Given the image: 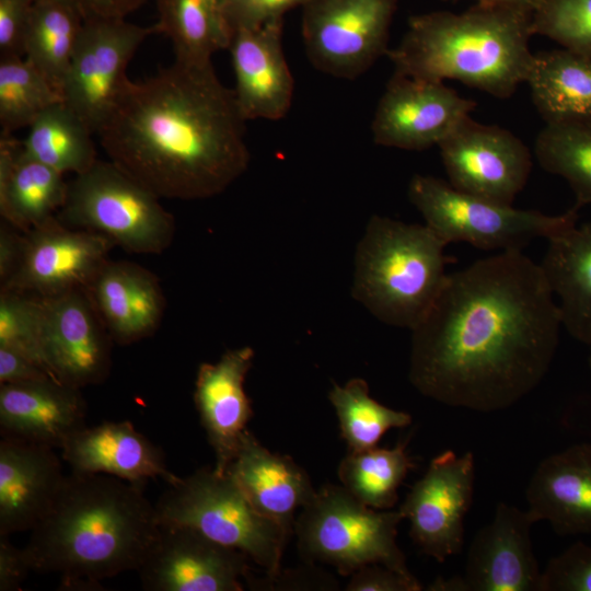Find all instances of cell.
<instances>
[{
	"instance_id": "1",
	"label": "cell",
	"mask_w": 591,
	"mask_h": 591,
	"mask_svg": "<svg viewBox=\"0 0 591 591\" xmlns=\"http://www.w3.org/2000/svg\"><path fill=\"white\" fill-rule=\"evenodd\" d=\"M561 325L541 265L522 251L500 252L447 276L412 329L409 381L448 406L506 409L546 375Z\"/></svg>"
},
{
	"instance_id": "2",
	"label": "cell",
	"mask_w": 591,
	"mask_h": 591,
	"mask_svg": "<svg viewBox=\"0 0 591 591\" xmlns=\"http://www.w3.org/2000/svg\"><path fill=\"white\" fill-rule=\"evenodd\" d=\"M245 123L211 61L175 60L129 80L97 134L109 161L159 198L193 200L223 193L247 170Z\"/></svg>"
},
{
	"instance_id": "3",
	"label": "cell",
	"mask_w": 591,
	"mask_h": 591,
	"mask_svg": "<svg viewBox=\"0 0 591 591\" xmlns=\"http://www.w3.org/2000/svg\"><path fill=\"white\" fill-rule=\"evenodd\" d=\"M143 488L71 472L22 548L31 569L58 573L63 590H100L102 580L137 571L160 529Z\"/></svg>"
},
{
	"instance_id": "4",
	"label": "cell",
	"mask_w": 591,
	"mask_h": 591,
	"mask_svg": "<svg viewBox=\"0 0 591 591\" xmlns=\"http://www.w3.org/2000/svg\"><path fill=\"white\" fill-rule=\"evenodd\" d=\"M532 35L531 12L477 2L461 13L412 16L399 44L386 57L395 73L434 82L457 80L508 99L529 76Z\"/></svg>"
},
{
	"instance_id": "5",
	"label": "cell",
	"mask_w": 591,
	"mask_h": 591,
	"mask_svg": "<svg viewBox=\"0 0 591 591\" xmlns=\"http://www.w3.org/2000/svg\"><path fill=\"white\" fill-rule=\"evenodd\" d=\"M445 245L427 224L372 216L355 252L354 299L382 323L412 331L445 282Z\"/></svg>"
},
{
	"instance_id": "6",
	"label": "cell",
	"mask_w": 591,
	"mask_h": 591,
	"mask_svg": "<svg viewBox=\"0 0 591 591\" xmlns=\"http://www.w3.org/2000/svg\"><path fill=\"white\" fill-rule=\"evenodd\" d=\"M169 486L154 505L159 524L193 528L246 554L268 579L280 573L290 530L259 513L229 473L204 466Z\"/></svg>"
},
{
	"instance_id": "7",
	"label": "cell",
	"mask_w": 591,
	"mask_h": 591,
	"mask_svg": "<svg viewBox=\"0 0 591 591\" xmlns=\"http://www.w3.org/2000/svg\"><path fill=\"white\" fill-rule=\"evenodd\" d=\"M159 197L112 161L97 160L68 183L56 217L107 237L129 253L161 254L173 242L175 221Z\"/></svg>"
},
{
	"instance_id": "8",
	"label": "cell",
	"mask_w": 591,
	"mask_h": 591,
	"mask_svg": "<svg viewBox=\"0 0 591 591\" xmlns=\"http://www.w3.org/2000/svg\"><path fill=\"white\" fill-rule=\"evenodd\" d=\"M398 510H376L345 487L327 484L302 508L294 521L301 555L351 576L359 568L381 564L410 573L397 545Z\"/></svg>"
},
{
	"instance_id": "9",
	"label": "cell",
	"mask_w": 591,
	"mask_h": 591,
	"mask_svg": "<svg viewBox=\"0 0 591 591\" xmlns=\"http://www.w3.org/2000/svg\"><path fill=\"white\" fill-rule=\"evenodd\" d=\"M408 199L447 245L465 242L482 250L522 251L538 237L549 239L577 224L578 208L549 216L517 209L454 188L431 175H414Z\"/></svg>"
},
{
	"instance_id": "10",
	"label": "cell",
	"mask_w": 591,
	"mask_h": 591,
	"mask_svg": "<svg viewBox=\"0 0 591 591\" xmlns=\"http://www.w3.org/2000/svg\"><path fill=\"white\" fill-rule=\"evenodd\" d=\"M398 0H309L301 33L310 62L328 76L354 80L386 56Z\"/></svg>"
},
{
	"instance_id": "11",
	"label": "cell",
	"mask_w": 591,
	"mask_h": 591,
	"mask_svg": "<svg viewBox=\"0 0 591 591\" xmlns=\"http://www.w3.org/2000/svg\"><path fill=\"white\" fill-rule=\"evenodd\" d=\"M155 26L126 19L84 21L61 88L62 101L97 132L113 113L130 80L132 56Z\"/></svg>"
},
{
	"instance_id": "12",
	"label": "cell",
	"mask_w": 591,
	"mask_h": 591,
	"mask_svg": "<svg viewBox=\"0 0 591 591\" xmlns=\"http://www.w3.org/2000/svg\"><path fill=\"white\" fill-rule=\"evenodd\" d=\"M475 462L472 452L448 450L433 457L401 505L417 547L439 563L461 552L464 519L473 502Z\"/></svg>"
},
{
	"instance_id": "13",
	"label": "cell",
	"mask_w": 591,
	"mask_h": 591,
	"mask_svg": "<svg viewBox=\"0 0 591 591\" xmlns=\"http://www.w3.org/2000/svg\"><path fill=\"white\" fill-rule=\"evenodd\" d=\"M438 147L454 188L499 204L512 205L531 173L532 155L520 138L472 117Z\"/></svg>"
},
{
	"instance_id": "14",
	"label": "cell",
	"mask_w": 591,
	"mask_h": 591,
	"mask_svg": "<svg viewBox=\"0 0 591 591\" xmlns=\"http://www.w3.org/2000/svg\"><path fill=\"white\" fill-rule=\"evenodd\" d=\"M535 523L526 511L506 502L474 536L464 572L437 578L430 591H541L540 570L531 540Z\"/></svg>"
},
{
	"instance_id": "15",
	"label": "cell",
	"mask_w": 591,
	"mask_h": 591,
	"mask_svg": "<svg viewBox=\"0 0 591 591\" xmlns=\"http://www.w3.org/2000/svg\"><path fill=\"white\" fill-rule=\"evenodd\" d=\"M475 107L444 82L394 72L373 115L372 138L383 147L426 150L447 139Z\"/></svg>"
},
{
	"instance_id": "16",
	"label": "cell",
	"mask_w": 591,
	"mask_h": 591,
	"mask_svg": "<svg viewBox=\"0 0 591 591\" xmlns=\"http://www.w3.org/2000/svg\"><path fill=\"white\" fill-rule=\"evenodd\" d=\"M248 556L184 525L160 524L139 573L149 591H241Z\"/></svg>"
},
{
	"instance_id": "17",
	"label": "cell",
	"mask_w": 591,
	"mask_h": 591,
	"mask_svg": "<svg viewBox=\"0 0 591 591\" xmlns=\"http://www.w3.org/2000/svg\"><path fill=\"white\" fill-rule=\"evenodd\" d=\"M113 246L104 235L71 228L53 216L24 233L20 264L1 289L49 298L86 288Z\"/></svg>"
},
{
	"instance_id": "18",
	"label": "cell",
	"mask_w": 591,
	"mask_h": 591,
	"mask_svg": "<svg viewBox=\"0 0 591 591\" xmlns=\"http://www.w3.org/2000/svg\"><path fill=\"white\" fill-rule=\"evenodd\" d=\"M43 301V350L51 375L78 389L103 383L111 372L113 340L88 290Z\"/></svg>"
},
{
	"instance_id": "19",
	"label": "cell",
	"mask_w": 591,
	"mask_h": 591,
	"mask_svg": "<svg viewBox=\"0 0 591 591\" xmlns=\"http://www.w3.org/2000/svg\"><path fill=\"white\" fill-rule=\"evenodd\" d=\"M282 30L283 18L232 33L233 90L246 120H279L292 105L294 80L282 48Z\"/></svg>"
},
{
	"instance_id": "20",
	"label": "cell",
	"mask_w": 591,
	"mask_h": 591,
	"mask_svg": "<svg viewBox=\"0 0 591 591\" xmlns=\"http://www.w3.org/2000/svg\"><path fill=\"white\" fill-rule=\"evenodd\" d=\"M255 352L250 346L227 350L216 363L199 366L194 401L215 457V471L225 473L235 457L250 419L252 403L244 390Z\"/></svg>"
},
{
	"instance_id": "21",
	"label": "cell",
	"mask_w": 591,
	"mask_h": 591,
	"mask_svg": "<svg viewBox=\"0 0 591 591\" xmlns=\"http://www.w3.org/2000/svg\"><path fill=\"white\" fill-rule=\"evenodd\" d=\"M54 450L1 436L0 535L31 531L51 508L67 476Z\"/></svg>"
},
{
	"instance_id": "22",
	"label": "cell",
	"mask_w": 591,
	"mask_h": 591,
	"mask_svg": "<svg viewBox=\"0 0 591 591\" xmlns=\"http://www.w3.org/2000/svg\"><path fill=\"white\" fill-rule=\"evenodd\" d=\"M85 417L81 389L51 378L0 384L1 436L61 449Z\"/></svg>"
},
{
	"instance_id": "23",
	"label": "cell",
	"mask_w": 591,
	"mask_h": 591,
	"mask_svg": "<svg viewBox=\"0 0 591 591\" xmlns=\"http://www.w3.org/2000/svg\"><path fill=\"white\" fill-rule=\"evenodd\" d=\"M60 450L74 473L111 475L140 485L150 478H162L169 485L181 479L167 470L161 449L128 420L85 426Z\"/></svg>"
},
{
	"instance_id": "24",
	"label": "cell",
	"mask_w": 591,
	"mask_h": 591,
	"mask_svg": "<svg viewBox=\"0 0 591 591\" xmlns=\"http://www.w3.org/2000/svg\"><path fill=\"white\" fill-rule=\"evenodd\" d=\"M85 289L114 343L130 345L144 339L162 322V287L140 265L107 260Z\"/></svg>"
},
{
	"instance_id": "25",
	"label": "cell",
	"mask_w": 591,
	"mask_h": 591,
	"mask_svg": "<svg viewBox=\"0 0 591 591\" xmlns=\"http://www.w3.org/2000/svg\"><path fill=\"white\" fill-rule=\"evenodd\" d=\"M528 512L559 535L591 533V443L573 444L545 457L525 493Z\"/></svg>"
},
{
	"instance_id": "26",
	"label": "cell",
	"mask_w": 591,
	"mask_h": 591,
	"mask_svg": "<svg viewBox=\"0 0 591 591\" xmlns=\"http://www.w3.org/2000/svg\"><path fill=\"white\" fill-rule=\"evenodd\" d=\"M225 472L259 513L290 531L294 511L316 494L301 466L288 455L270 452L248 429Z\"/></svg>"
},
{
	"instance_id": "27",
	"label": "cell",
	"mask_w": 591,
	"mask_h": 591,
	"mask_svg": "<svg viewBox=\"0 0 591 591\" xmlns=\"http://www.w3.org/2000/svg\"><path fill=\"white\" fill-rule=\"evenodd\" d=\"M67 193L63 174L28 155L13 134H0V215L5 222L25 233L56 216Z\"/></svg>"
},
{
	"instance_id": "28",
	"label": "cell",
	"mask_w": 591,
	"mask_h": 591,
	"mask_svg": "<svg viewBox=\"0 0 591 591\" xmlns=\"http://www.w3.org/2000/svg\"><path fill=\"white\" fill-rule=\"evenodd\" d=\"M547 241L540 265L559 299L563 326L591 346V222L577 223Z\"/></svg>"
},
{
	"instance_id": "29",
	"label": "cell",
	"mask_w": 591,
	"mask_h": 591,
	"mask_svg": "<svg viewBox=\"0 0 591 591\" xmlns=\"http://www.w3.org/2000/svg\"><path fill=\"white\" fill-rule=\"evenodd\" d=\"M525 83L546 124L591 123V58L565 48L538 51Z\"/></svg>"
},
{
	"instance_id": "30",
	"label": "cell",
	"mask_w": 591,
	"mask_h": 591,
	"mask_svg": "<svg viewBox=\"0 0 591 591\" xmlns=\"http://www.w3.org/2000/svg\"><path fill=\"white\" fill-rule=\"evenodd\" d=\"M155 1L159 20L154 26L171 39L175 60L206 63L217 51L229 49L228 0Z\"/></svg>"
},
{
	"instance_id": "31",
	"label": "cell",
	"mask_w": 591,
	"mask_h": 591,
	"mask_svg": "<svg viewBox=\"0 0 591 591\" xmlns=\"http://www.w3.org/2000/svg\"><path fill=\"white\" fill-rule=\"evenodd\" d=\"M84 20L68 0H35L24 56L60 93Z\"/></svg>"
},
{
	"instance_id": "32",
	"label": "cell",
	"mask_w": 591,
	"mask_h": 591,
	"mask_svg": "<svg viewBox=\"0 0 591 591\" xmlns=\"http://www.w3.org/2000/svg\"><path fill=\"white\" fill-rule=\"evenodd\" d=\"M27 129L26 153L61 174H81L97 161L93 130L63 101L44 109Z\"/></svg>"
},
{
	"instance_id": "33",
	"label": "cell",
	"mask_w": 591,
	"mask_h": 591,
	"mask_svg": "<svg viewBox=\"0 0 591 591\" xmlns=\"http://www.w3.org/2000/svg\"><path fill=\"white\" fill-rule=\"evenodd\" d=\"M415 462L406 452V443L392 449L372 448L350 453L338 466L341 486L366 506L389 510L398 500L397 490Z\"/></svg>"
},
{
	"instance_id": "34",
	"label": "cell",
	"mask_w": 591,
	"mask_h": 591,
	"mask_svg": "<svg viewBox=\"0 0 591 591\" xmlns=\"http://www.w3.org/2000/svg\"><path fill=\"white\" fill-rule=\"evenodd\" d=\"M328 398L350 453L375 448L387 430L404 428L412 422L409 414L389 408L372 398L368 383L360 378L350 379L344 385L334 384Z\"/></svg>"
},
{
	"instance_id": "35",
	"label": "cell",
	"mask_w": 591,
	"mask_h": 591,
	"mask_svg": "<svg viewBox=\"0 0 591 591\" xmlns=\"http://www.w3.org/2000/svg\"><path fill=\"white\" fill-rule=\"evenodd\" d=\"M534 152L546 172L569 184L578 209L591 205V123L546 124Z\"/></svg>"
},
{
	"instance_id": "36",
	"label": "cell",
	"mask_w": 591,
	"mask_h": 591,
	"mask_svg": "<svg viewBox=\"0 0 591 591\" xmlns=\"http://www.w3.org/2000/svg\"><path fill=\"white\" fill-rule=\"evenodd\" d=\"M62 101L60 93L23 56L0 58V127L13 134L47 107Z\"/></svg>"
},
{
	"instance_id": "37",
	"label": "cell",
	"mask_w": 591,
	"mask_h": 591,
	"mask_svg": "<svg viewBox=\"0 0 591 591\" xmlns=\"http://www.w3.org/2000/svg\"><path fill=\"white\" fill-rule=\"evenodd\" d=\"M43 328V298L1 289L0 345L23 354L51 375L44 357Z\"/></svg>"
},
{
	"instance_id": "38",
	"label": "cell",
	"mask_w": 591,
	"mask_h": 591,
	"mask_svg": "<svg viewBox=\"0 0 591 591\" xmlns=\"http://www.w3.org/2000/svg\"><path fill=\"white\" fill-rule=\"evenodd\" d=\"M532 32L591 58V0H541L532 12Z\"/></svg>"
},
{
	"instance_id": "39",
	"label": "cell",
	"mask_w": 591,
	"mask_h": 591,
	"mask_svg": "<svg viewBox=\"0 0 591 591\" xmlns=\"http://www.w3.org/2000/svg\"><path fill=\"white\" fill-rule=\"evenodd\" d=\"M541 591H591V546L579 541L552 558Z\"/></svg>"
},
{
	"instance_id": "40",
	"label": "cell",
	"mask_w": 591,
	"mask_h": 591,
	"mask_svg": "<svg viewBox=\"0 0 591 591\" xmlns=\"http://www.w3.org/2000/svg\"><path fill=\"white\" fill-rule=\"evenodd\" d=\"M309 0H228L227 19L232 33L240 28L260 26L281 19L293 8L303 7Z\"/></svg>"
},
{
	"instance_id": "41",
	"label": "cell",
	"mask_w": 591,
	"mask_h": 591,
	"mask_svg": "<svg viewBox=\"0 0 591 591\" xmlns=\"http://www.w3.org/2000/svg\"><path fill=\"white\" fill-rule=\"evenodd\" d=\"M35 0H0V58L24 56V36Z\"/></svg>"
},
{
	"instance_id": "42",
	"label": "cell",
	"mask_w": 591,
	"mask_h": 591,
	"mask_svg": "<svg viewBox=\"0 0 591 591\" xmlns=\"http://www.w3.org/2000/svg\"><path fill=\"white\" fill-rule=\"evenodd\" d=\"M421 584L412 573H403L381 564L366 565L356 570L347 591H419Z\"/></svg>"
},
{
	"instance_id": "43",
	"label": "cell",
	"mask_w": 591,
	"mask_h": 591,
	"mask_svg": "<svg viewBox=\"0 0 591 591\" xmlns=\"http://www.w3.org/2000/svg\"><path fill=\"white\" fill-rule=\"evenodd\" d=\"M55 379L23 354L0 345V384ZM56 380V379H55Z\"/></svg>"
},
{
	"instance_id": "44",
	"label": "cell",
	"mask_w": 591,
	"mask_h": 591,
	"mask_svg": "<svg viewBox=\"0 0 591 591\" xmlns=\"http://www.w3.org/2000/svg\"><path fill=\"white\" fill-rule=\"evenodd\" d=\"M9 536L0 535V591H15L32 570L22 548L10 543Z\"/></svg>"
},
{
	"instance_id": "45",
	"label": "cell",
	"mask_w": 591,
	"mask_h": 591,
	"mask_svg": "<svg viewBox=\"0 0 591 591\" xmlns=\"http://www.w3.org/2000/svg\"><path fill=\"white\" fill-rule=\"evenodd\" d=\"M84 21L97 19H126L149 0H68Z\"/></svg>"
},
{
	"instance_id": "46",
	"label": "cell",
	"mask_w": 591,
	"mask_h": 591,
	"mask_svg": "<svg viewBox=\"0 0 591 591\" xmlns=\"http://www.w3.org/2000/svg\"><path fill=\"white\" fill-rule=\"evenodd\" d=\"M24 243V233L4 221L0 227V281L7 282L16 270Z\"/></svg>"
},
{
	"instance_id": "47",
	"label": "cell",
	"mask_w": 591,
	"mask_h": 591,
	"mask_svg": "<svg viewBox=\"0 0 591 591\" xmlns=\"http://www.w3.org/2000/svg\"><path fill=\"white\" fill-rule=\"evenodd\" d=\"M541 0H477L480 3L499 4L533 12Z\"/></svg>"
},
{
	"instance_id": "48",
	"label": "cell",
	"mask_w": 591,
	"mask_h": 591,
	"mask_svg": "<svg viewBox=\"0 0 591 591\" xmlns=\"http://www.w3.org/2000/svg\"><path fill=\"white\" fill-rule=\"evenodd\" d=\"M589 364H590V368H591V351H590V356H589Z\"/></svg>"
}]
</instances>
